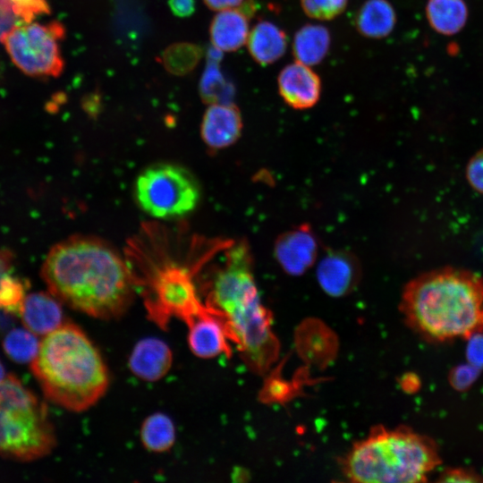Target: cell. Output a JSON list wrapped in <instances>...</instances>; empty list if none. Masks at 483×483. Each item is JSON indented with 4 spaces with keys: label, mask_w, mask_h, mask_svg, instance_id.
I'll list each match as a JSON object with an SVG mask.
<instances>
[{
    "label": "cell",
    "mask_w": 483,
    "mask_h": 483,
    "mask_svg": "<svg viewBox=\"0 0 483 483\" xmlns=\"http://www.w3.org/2000/svg\"><path fill=\"white\" fill-rule=\"evenodd\" d=\"M41 275L53 296L96 318L122 316L134 296L135 280L122 256L92 236H72L53 246Z\"/></svg>",
    "instance_id": "cell-1"
},
{
    "label": "cell",
    "mask_w": 483,
    "mask_h": 483,
    "mask_svg": "<svg viewBox=\"0 0 483 483\" xmlns=\"http://www.w3.org/2000/svg\"><path fill=\"white\" fill-rule=\"evenodd\" d=\"M400 308L407 325L428 341L467 339L483 332V277L454 267L428 271L405 285Z\"/></svg>",
    "instance_id": "cell-2"
},
{
    "label": "cell",
    "mask_w": 483,
    "mask_h": 483,
    "mask_svg": "<svg viewBox=\"0 0 483 483\" xmlns=\"http://www.w3.org/2000/svg\"><path fill=\"white\" fill-rule=\"evenodd\" d=\"M249 248L232 247L215 276L207 305L226 318L231 342L247 366L265 374L276 360L279 342L272 330V316L262 304L251 267Z\"/></svg>",
    "instance_id": "cell-3"
},
{
    "label": "cell",
    "mask_w": 483,
    "mask_h": 483,
    "mask_svg": "<svg viewBox=\"0 0 483 483\" xmlns=\"http://www.w3.org/2000/svg\"><path fill=\"white\" fill-rule=\"evenodd\" d=\"M30 369L49 401L75 412L93 406L109 385L108 369L97 348L71 322L39 343Z\"/></svg>",
    "instance_id": "cell-4"
},
{
    "label": "cell",
    "mask_w": 483,
    "mask_h": 483,
    "mask_svg": "<svg viewBox=\"0 0 483 483\" xmlns=\"http://www.w3.org/2000/svg\"><path fill=\"white\" fill-rule=\"evenodd\" d=\"M441 463L436 443L408 428L376 427L343 461L344 476L359 483H415Z\"/></svg>",
    "instance_id": "cell-5"
},
{
    "label": "cell",
    "mask_w": 483,
    "mask_h": 483,
    "mask_svg": "<svg viewBox=\"0 0 483 483\" xmlns=\"http://www.w3.org/2000/svg\"><path fill=\"white\" fill-rule=\"evenodd\" d=\"M56 445L47 405L14 375L0 382V456L30 462Z\"/></svg>",
    "instance_id": "cell-6"
},
{
    "label": "cell",
    "mask_w": 483,
    "mask_h": 483,
    "mask_svg": "<svg viewBox=\"0 0 483 483\" xmlns=\"http://www.w3.org/2000/svg\"><path fill=\"white\" fill-rule=\"evenodd\" d=\"M134 197L139 208L158 219L183 217L198 207L201 191L195 176L173 163H157L137 176Z\"/></svg>",
    "instance_id": "cell-7"
},
{
    "label": "cell",
    "mask_w": 483,
    "mask_h": 483,
    "mask_svg": "<svg viewBox=\"0 0 483 483\" xmlns=\"http://www.w3.org/2000/svg\"><path fill=\"white\" fill-rule=\"evenodd\" d=\"M64 27L58 21L48 24L21 23L0 34V41L13 64L25 74L57 77L64 70L59 41Z\"/></svg>",
    "instance_id": "cell-8"
},
{
    "label": "cell",
    "mask_w": 483,
    "mask_h": 483,
    "mask_svg": "<svg viewBox=\"0 0 483 483\" xmlns=\"http://www.w3.org/2000/svg\"><path fill=\"white\" fill-rule=\"evenodd\" d=\"M150 290L146 308L150 319L163 328L172 317L187 323L204 308L198 298L191 275L182 267L170 266L158 271L151 282Z\"/></svg>",
    "instance_id": "cell-9"
},
{
    "label": "cell",
    "mask_w": 483,
    "mask_h": 483,
    "mask_svg": "<svg viewBox=\"0 0 483 483\" xmlns=\"http://www.w3.org/2000/svg\"><path fill=\"white\" fill-rule=\"evenodd\" d=\"M188 344L191 352L202 359L232 354L226 318L216 309L206 305L187 323Z\"/></svg>",
    "instance_id": "cell-10"
},
{
    "label": "cell",
    "mask_w": 483,
    "mask_h": 483,
    "mask_svg": "<svg viewBox=\"0 0 483 483\" xmlns=\"http://www.w3.org/2000/svg\"><path fill=\"white\" fill-rule=\"evenodd\" d=\"M277 83L281 97L294 109L310 108L319 99L321 81L318 75L309 66L297 61L280 72Z\"/></svg>",
    "instance_id": "cell-11"
},
{
    "label": "cell",
    "mask_w": 483,
    "mask_h": 483,
    "mask_svg": "<svg viewBox=\"0 0 483 483\" xmlns=\"http://www.w3.org/2000/svg\"><path fill=\"white\" fill-rule=\"evenodd\" d=\"M242 129V115L233 103L211 104L203 115L200 134L209 148L218 149L233 144Z\"/></svg>",
    "instance_id": "cell-12"
},
{
    "label": "cell",
    "mask_w": 483,
    "mask_h": 483,
    "mask_svg": "<svg viewBox=\"0 0 483 483\" xmlns=\"http://www.w3.org/2000/svg\"><path fill=\"white\" fill-rule=\"evenodd\" d=\"M173 364V352L162 340L148 337L140 340L132 349L128 365L137 377L155 382L164 377Z\"/></svg>",
    "instance_id": "cell-13"
},
{
    "label": "cell",
    "mask_w": 483,
    "mask_h": 483,
    "mask_svg": "<svg viewBox=\"0 0 483 483\" xmlns=\"http://www.w3.org/2000/svg\"><path fill=\"white\" fill-rule=\"evenodd\" d=\"M317 244L308 226H301L282 235L275 245V256L291 274H301L315 259Z\"/></svg>",
    "instance_id": "cell-14"
},
{
    "label": "cell",
    "mask_w": 483,
    "mask_h": 483,
    "mask_svg": "<svg viewBox=\"0 0 483 483\" xmlns=\"http://www.w3.org/2000/svg\"><path fill=\"white\" fill-rule=\"evenodd\" d=\"M20 315L26 328L37 335L49 334L64 321L63 309L57 299L42 292L25 297Z\"/></svg>",
    "instance_id": "cell-15"
},
{
    "label": "cell",
    "mask_w": 483,
    "mask_h": 483,
    "mask_svg": "<svg viewBox=\"0 0 483 483\" xmlns=\"http://www.w3.org/2000/svg\"><path fill=\"white\" fill-rule=\"evenodd\" d=\"M209 32L214 47L221 52L236 51L247 42L248 15L236 8L219 11L211 21Z\"/></svg>",
    "instance_id": "cell-16"
},
{
    "label": "cell",
    "mask_w": 483,
    "mask_h": 483,
    "mask_svg": "<svg viewBox=\"0 0 483 483\" xmlns=\"http://www.w3.org/2000/svg\"><path fill=\"white\" fill-rule=\"evenodd\" d=\"M247 47L251 57L259 64L267 65L281 58L287 47V37L273 22L262 21L249 32Z\"/></svg>",
    "instance_id": "cell-17"
},
{
    "label": "cell",
    "mask_w": 483,
    "mask_h": 483,
    "mask_svg": "<svg viewBox=\"0 0 483 483\" xmlns=\"http://www.w3.org/2000/svg\"><path fill=\"white\" fill-rule=\"evenodd\" d=\"M396 14L387 0H367L358 11L355 25L369 38H383L394 28Z\"/></svg>",
    "instance_id": "cell-18"
},
{
    "label": "cell",
    "mask_w": 483,
    "mask_h": 483,
    "mask_svg": "<svg viewBox=\"0 0 483 483\" xmlns=\"http://www.w3.org/2000/svg\"><path fill=\"white\" fill-rule=\"evenodd\" d=\"M331 37L329 30L318 24H307L295 34L292 53L295 60L308 66L319 64L327 55Z\"/></svg>",
    "instance_id": "cell-19"
},
{
    "label": "cell",
    "mask_w": 483,
    "mask_h": 483,
    "mask_svg": "<svg viewBox=\"0 0 483 483\" xmlns=\"http://www.w3.org/2000/svg\"><path fill=\"white\" fill-rule=\"evenodd\" d=\"M222 53L216 47L208 52L206 69L200 80V97L207 104H232L234 89L219 68Z\"/></svg>",
    "instance_id": "cell-20"
},
{
    "label": "cell",
    "mask_w": 483,
    "mask_h": 483,
    "mask_svg": "<svg viewBox=\"0 0 483 483\" xmlns=\"http://www.w3.org/2000/svg\"><path fill=\"white\" fill-rule=\"evenodd\" d=\"M318 277L326 292L333 296H340L352 287L356 273L350 258L344 255L332 254L320 263Z\"/></svg>",
    "instance_id": "cell-21"
},
{
    "label": "cell",
    "mask_w": 483,
    "mask_h": 483,
    "mask_svg": "<svg viewBox=\"0 0 483 483\" xmlns=\"http://www.w3.org/2000/svg\"><path fill=\"white\" fill-rule=\"evenodd\" d=\"M426 14L429 25L436 32L450 36L464 27L468 9L463 0H428Z\"/></svg>",
    "instance_id": "cell-22"
},
{
    "label": "cell",
    "mask_w": 483,
    "mask_h": 483,
    "mask_svg": "<svg viewBox=\"0 0 483 483\" xmlns=\"http://www.w3.org/2000/svg\"><path fill=\"white\" fill-rule=\"evenodd\" d=\"M140 440L149 452H167L175 442V428L173 420L162 412L149 415L141 425Z\"/></svg>",
    "instance_id": "cell-23"
},
{
    "label": "cell",
    "mask_w": 483,
    "mask_h": 483,
    "mask_svg": "<svg viewBox=\"0 0 483 483\" xmlns=\"http://www.w3.org/2000/svg\"><path fill=\"white\" fill-rule=\"evenodd\" d=\"M201 48L192 43L180 42L169 46L162 55L165 69L177 76L186 75L199 64Z\"/></svg>",
    "instance_id": "cell-24"
},
{
    "label": "cell",
    "mask_w": 483,
    "mask_h": 483,
    "mask_svg": "<svg viewBox=\"0 0 483 483\" xmlns=\"http://www.w3.org/2000/svg\"><path fill=\"white\" fill-rule=\"evenodd\" d=\"M6 354L14 361L26 363L36 357L39 343L29 329L15 328L10 331L3 343Z\"/></svg>",
    "instance_id": "cell-25"
},
{
    "label": "cell",
    "mask_w": 483,
    "mask_h": 483,
    "mask_svg": "<svg viewBox=\"0 0 483 483\" xmlns=\"http://www.w3.org/2000/svg\"><path fill=\"white\" fill-rule=\"evenodd\" d=\"M50 13L47 0H0V16L31 22L40 14Z\"/></svg>",
    "instance_id": "cell-26"
},
{
    "label": "cell",
    "mask_w": 483,
    "mask_h": 483,
    "mask_svg": "<svg viewBox=\"0 0 483 483\" xmlns=\"http://www.w3.org/2000/svg\"><path fill=\"white\" fill-rule=\"evenodd\" d=\"M27 283L21 278L8 274L0 275V311L10 314H20L23 301Z\"/></svg>",
    "instance_id": "cell-27"
},
{
    "label": "cell",
    "mask_w": 483,
    "mask_h": 483,
    "mask_svg": "<svg viewBox=\"0 0 483 483\" xmlns=\"http://www.w3.org/2000/svg\"><path fill=\"white\" fill-rule=\"evenodd\" d=\"M348 0H301L303 12L310 18L329 21L340 15Z\"/></svg>",
    "instance_id": "cell-28"
},
{
    "label": "cell",
    "mask_w": 483,
    "mask_h": 483,
    "mask_svg": "<svg viewBox=\"0 0 483 483\" xmlns=\"http://www.w3.org/2000/svg\"><path fill=\"white\" fill-rule=\"evenodd\" d=\"M479 374V369L470 365H460L453 369L449 375L451 386L459 391L468 389L475 382Z\"/></svg>",
    "instance_id": "cell-29"
},
{
    "label": "cell",
    "mask_w": 483,
    "mask_h": 483,
    "mask_svg": "<svg viewBox=\"0 0 483 483\" xmlns=\"http://www.w3.org/2000/svg\"><path fill=\"white\" fill-rule=\"evenodd\" d=\"M466 177L474 190L483 193V149L475 154L468 163Z\"/></svg>",
    "instance_id": "cell-30"
},
{
    "label": "cell",
    "mask_w": 483,
    "mask_h": 483,
    "mask_svg": "<svg viewBox=\"0 0 483 483\" xmlns=\"http://www.w3.org/2000/svg\"><path fill=\"white\" fill-rule=\"evenodd\" d=\"M466 358L468 363L483 369V332L476 333L467 338Z\"/></svg>",
    "instance_id": "cell-31"
},
{
    "label": "cell",
    "mask_w": 483,
    "mask_h": 483,
    "mask_svg": "<svg viewBox=\"0 0 483 483\" xmlns=\"http://www.w3.org/2000/svg\"><path fill=\"white\" fill-rule=\"evenodd\" d=\"M442 482H481L483 478L472 470L465 468H450L439 475Z\"/></svg>",
    "instance_id": "cell-32"
},
{
    "label": "cell",
    "mask_w": 483,
    "mask_h": 483,
    "mask_svg": "<svg viewBox=\"0 0 483 483\" xmlns=\"http://www.w3.org/2000/svg\"><path fill=\"white\" fill-rule=\"evenodd\" d=\"M172 13L180 18L191 16L195 11V0H168Z\"/></svg>",
    "instance_id": "cell-33"
},
{
    "label": "cell",
    "mask_w": 483,
    "mask_h": 483,
    "mask_svg": "<svg viewBox=\"0 0 483 483\" xmlns=\"http://www.w3.org/2000/svg\"><path fill=\"white\" fill-rule=\"evenodd\" d=\"M205 4L211 10L223 11L240 6L243 0H203Z\"/></svg>",
    "instance_id": "cell-34"
},
{
    "label": "cell",
    "mask_w": 483,
    "mask_h": 483,
    "mask_svg": "<svg viewBox=\"0 0 483 483\" xmlns=\"http://www.w3.org/2000/svg\"><path fill=\"white\" fill-rule=\"evenodd\" d=\"M5 377L4 368L0 360V382Z\"/></svg>",
    "instance_id": "cell-35"
}]
</instances>
